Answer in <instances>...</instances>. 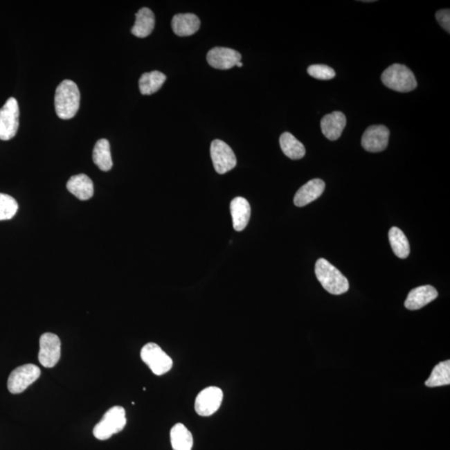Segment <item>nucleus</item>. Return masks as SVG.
<instances>
[{
  "label": "nucleus",
  "mask_w": 450,
  "mask_h": 450,
  "mask_svg": "<svg viewBox=\"0 0 450 450\" xmlns=\"http://www.w3.org/2000/svg\"><path fill=\"white\" fill-rule=\"evenodd\" d=\"M134 26L131 30L132 34L138 38H145L153 32L155 24V17L152 10L148 8H142L135 15Z\"/></svg>",
  "instance_id": "19"
},
{
  "label": "nucleus",
  "mask_w": 450,
  "mask_h": 450,
  "mask_svg": "<svg viewBox=\"0 0 450 450\" xmlns=\"http://www.w3.org/2000/svg\"><path fill=\"white\" fill-rule=\"evenodd\" d=\"M170 442L173 450H192L194 438L183 424H176L170 431Z\"/></svg>",
  "instance_id": "20"
},
{
  "label": "nucleus",
  "mask_w": 450,
  "mask_h": 450,
  "mask_svg": "<svg viewBox=\"0 0 450 450\" xmlns=\"http://www.w3.org/2000/svg\"><path fill=\"white\" fill-rule=\"evenodd\" d=\"M450 384V361L441 362L432 371L431 376L425 382V386L429 388L449 386Z\"/></svg>",
  "instance_id": "25"
},
{
  "label": "nucleus",
  "mask_w": 450,
  "mask_h": 450,
  "mask_svg": "<svg viewBox=\"0 0 450 450\" xmlns=\"http://www.w3.org/2000/svg\"><path fill=\"white\" fill-rule=\"evenodd\" d=\"M437 290L431 285H424L412 289L405 300V308L410 310L422 309L423 307L435 300Z\"/></svg>",
  "instance_id": "14"
},
{
  "label": "nucleus",
  "mask_w": 450,
  "mask_h": 450,
  "mask_svg": "<svg viewBox=\"0 0 450 450\" xmlns=\"http://www.w3.org/2000/svg\"><path fill=\"white\" fill-rule=\"evenodd\" d=\"M210 155L215 170L219 174L227 173L237 165L234 151L222 141L215 140L211 143Z\"/></svg>",
  "instance_id": "8"
},
{
  "label": "nucleus",
  "mask_w": 450,
  "mask_h": 450,
  "mask_svg": "<svg viewBox=\"0 0 450 450\" xmlns=\"http://www.w3.org/2000/svg\"><path fill=\"white\" fill-rule=\"evenodd\" d=\"M165 73L159 71L145 73L138 81L141 93L143 96H150L159 91L166 81Z\"/></svg>",
  "instance_id": "21"
},
{
  "label": "nucleus",
  "mask_w": 450,
  "mask_h": 450,
  "mask_svg": "<svg viewBox=\"0 0 450 450\" xmlns=\"http://www.w3.org/2000/svg\"><path fill=\"white\" fill-rule=\"evenodd\" d=\"M171 26L175 35L190 36L199 30L200 20L194 14H179L172 19Z\"/></svg>",
  "instance_id": "17"
},
{
  "label": "nucleus",
  "mask_w": 450,
  "mask_h": 450,
  "mask_svg": "<svg viewBox=\"0 0 450 450\" xmlns=\"http://www.w3.org/2000/svg\"><path fill=\"white\" fill-rule=\"evenodd\" d=\"M61 342L56 334L45 333L39 339V361L45 368L55 367L60 361Z\"/></svg>",
  "instance_id": "10"
},
{
  "label": "nucleus",
  "mask_w": 450,
  "mask_h": 450,
  "mask_svg": "<svg viewBox=\"0 0 450 450\" xmlns=\"http://www.w3.org/2000/svg\"><path fill=\"white\" fill-rule=\"evenodd\" d=\"M241 55L232 48L216 47L208 51L207 61L210 66L215 69H226L236 66L240 62Z\"/></svg>",
  "instance_id": "12"
},
{
  "label": "nucleus",
  "mask_w": 450,
  "mask_h": 450,
  "mask_svg": "<svg viewBox=\"0 0 450 450\" xmlns=\"http://www.w3.org/2000/svg\"><path fill=\"white\" fill-rule=\"evenodd\" d=\"M383 84L388 89L400 93L413 91L417 87L414 73L404 64H394L381 75Z\"/></svg>",
  "instance_id": "3"
},
{
  "label": "nucleus",
  "mask_w": 450,
  "mask_h": 450,
  "mask_svg": "<svg viewBox=\"0 0 450 450\" xmlns=\"http://www.w3.org/2000/svg\"><path fill=\"white\" fill-rule=\"evenodd\" d=\"M93 161L102 171L107 172L112 169L113 161L110 145L105 138L97 141L93 151Z\"/></svg>",
  "instance_id": "22"
},
{
  "label": "nucleus",
  "mask_w": 450,
  "mask_h": 450,
  "mask_svg": "<svg viewBox=\"0 0 450 450\" xmlns=\"http://www.w3.org/2000/svg\"><path fill=\"white\" fill-rule=\"evenodd\" d=\"M346 125V117L342 112L334 111L323 117L321 123V129L325 136L330 141H337L341 136Z\"/></svg>",
  "instance_id": "15"
},
{
  "label": "nucleus",
  "mask_w": 450,
  "mask_h": 450,
  "mask_svg": "<svg viewBox=\"0 0 450 450\" xmlns=\"http://www.w3.org/2000/svg\"><path fill=\"white\" fill-rule=\"evenodd\" d=\"M223 391L221 388L210 386L204 388L196 397L195 408L200 416L208 417L219 411L223 401Z\"/></svg>",
  "instance_id": "9"
},
{
  "label": "nucleus",
  "mask_w": 450,
  "mask_h": 450,
  "mask_svg": "<svg viewBox=\"0 0 450 450\" xmlns=\"http://www.w3.org/2000/svg\"><path fill=\"white\" fill-rule=\"evenodd\" d=\"M41 370L38 366L28 363L16 368L11 372L8 379V390L11 394H20L40 377Z\"/></svg>",
  "instance_id": "7"
},
{
  "label": "nucleus",
  "mask_w": 450,
  "mask_h": 450,
  "mask_svg": "<svg viewBox=\"0 0 450 450\" xmlns=\"http://www.w3.org/2000/svg\"><path fill=\"white\" fill-rule=\"evenodd\" d=\"M325 189V183L321 179L310 180L303 186L294 195V203L297 207H304L320 198Z\"/></svg>",
  "instance_id": "13"
},
{
  "label": "nucleus",
  "mask_w": 450,
  "mask_h": 450,
  "mask_svg": "<svg viewBox=\"0 0 450 450\" xmlns=\"http://www.w3.org/2000/svg\"><path fill=\"white\" fill-rule=\"evenodd\" d=\"M141 357L155 375H165L173 367V360L154 343H147L142 348Z\"/></svg>",
  "instance_id": "5"
},
{
  "label": "nucleus",
  "mask_w": 450,
  "mask_h": 450,
  "mask_svg": "<svg viewBox=\"0 0 450 450\" xmlns=\"http://www.w3.org/2000/svg\"><path fill=\"white\" fill-rule=\"evenodd\" d=\"M390 130L384 125H372L363 134V148L371 153L382 152L387 148Z\"/></svg>",
  "instance_id": "11"
},
{
  "label": "nucleus",
  "mask_w": 450,
  "mask_h": 450,
  "mask_svg": "<svg viewBox=\"0 0 450 450\" xmlns=\"http://www.w3.org/2000/svg\"><path fill=\"white\" fill-rule=\"evenodd\" d=\"M18 208L17 201L12 196L0 194V221L13 218Z\"/></svg>",
  "instance_id": "26"
},
{
  "label": "nucleus",
  "mask_w": 450,
  "mask_h": 450,
  "mask_svg": "<svg viewBox=\"0 0 450 450\" xmlns=\"http://www.w3.org/2000/svg\"><path fill=\"white\" fill-rule=\"evenodd\" d=\"M19 108L18 101L10 98L0 109V140L10 141L18 132Z\"/></svg>",
  "instance_id": "6"
},
{
  "label": "nucleus",
  "mask_w": 450,
  "mask_h": 450,
  "mask_svg": "<svg viewBox=\"0 0 450 450\" xmlns=\"http://www.w3.org/2000/svg\"><path fill=\"white\" fill-rule=\"evenodd\" d=\"M233 226L236 231H242L247 227L251 219V208L247 199L236 197L231 203Z\"/></svg>",
  "instance_id": "16"
},
{
  "label": "nucleus",
  "mask_w": 450,
  "mask_h": 450,
  "mask_svg": "<svg viewBox=\"0 0 450 450\" xmlns=\"http://www.w3.org/2000/svg\"><path fill=\"white\" fill-rule=\"evenodd\" d=\"M315 275L326 291L334 296L345 294L350 289L347 278L325 259H320L316 262Z\"/></svg>",
  "instance_id": "2"
},
{
  "label": "nucleus",
  "mask_w": 450,
  "mask_h": 450,
  "mask_svg": "<svg viewBox=\"0 0 450 450\" xmlns=\"http://www.w3.org/2000/svg\"><path fill=\"white\" fill-rule=\"evenodd\" d=\"M307 71L311 77L321 80H330L335 77L334 69L325 64L311 65Z\"/></svg>",
  "instance_id": "27"
},
{
  "label": "nucleus",
  "mask_w": 450,
  "mask_h": 450,
  "mask_svg": "<svg viewBox=\"0 0 450 450\" xmlns=\"http://www.w3.org/2000/svg\"><path fill=\"white\" fill-rule=\"evenodd\" d=\"M388 240L393 251L400 259H406L410 255L411 247L407 237L399 228L393 227L388 232Z\"/></svg>",
  "instance_id": "24"
},
{
  "label": "nucleus",
  "mask_w": 450,
  "mask_h": 450,
  "mask_svg": "<svg viewBox=\"0 0 450 450\" xmlns=\"http://www.w3.org/2000/svg\"><path fill=\"white\" fill-rule=\"evenodd\" d=\"M126 413L121 406H114L105 413L103 418L93 429V436L100 440H106L125 429Z\"/></svg>",
  "instance_id": "4"
},
{
  "label": "nucleus",
  "mask_w": 450,
  "mask_h": 450,
  "mask_svg": "<svg viewBox=\"0 0 450 450\" xmlns=\"http://www.w3.org/2000/svg\"><path fill=\"white\" fill-rule=\"evenodd\" d=\"M67 189L80 200H88L93 195V181L83 174L72 176L67 183Z\"/></svg>",
  "instance_id": "18"
},
{
  "label": "nucleus",
  "mask_w": 450,
  "mask_h": 450,
  "mask_svg": "<svg viewBox=\"0 0 450 450\" xmlns=\"http://www.w3.org/2000/svg\"><path fill=\"white\" fill-rule=\"evenodd\" d=\"M436 19L441 27L444 28L449 34L450 33V11L449 10H441L437 12Z\"/></svg>",
  "instance_id": "28"
},
{
  "label": "nucleus",
  "mask_w": 450,
  "mask_h": 450,
  "mask_svg": "<svg viewBox=\"0 0 450 450\" xmlns=\"http://www.w3.org/2000/svg\"><path fill=\"white\" fill-rule=\"evenodd\" d=\"M280 144L282 151L288 158L294 161L304 158L306 152L305 146L292 134L285 132L282 134Z\"/></svg>",
  "instance_id": "23"
},
{
  "label": "nucleus",
  "mask_w": 450,
  "mask_h": 450,
  "mask_svg": "<svg viewBox=\"0 0 450 450\" xmlns=\"http://www.w3.org/2000/svg\"><path fill=\"white\" fill-rule=\"evenodd\" d=\"M80 93L75 82L64 80L56 89L55 106L57 116L71 120L80 109Z\"/></svg>",
  "instance_id": "1"
},
{
  "label": "nucleus",
  "mask_w": 450,
  "mask_h": 450,
  "mask_svg": "<svg viewBox=\"0 0 450 450\" xmlns=\"http://www.w3.org/2000/svg\"><path fill=\"white\" fill-rule=\"evenodd\" d=\"M236 66H238L240 68L243 67V64L241 62H239L238 64H236Z\"/></svg>",
  "instance_id": "29"
}]
</instances>
